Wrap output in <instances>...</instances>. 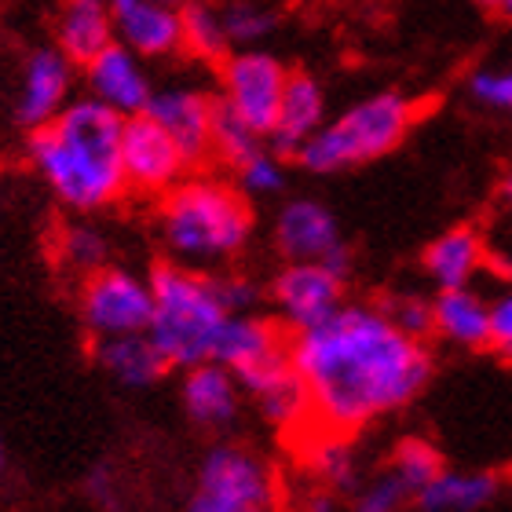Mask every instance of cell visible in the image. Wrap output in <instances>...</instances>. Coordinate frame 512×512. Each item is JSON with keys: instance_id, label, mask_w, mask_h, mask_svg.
I'll return each mask as SVG.
<instances>
[{"instance_id": "1f68e13d", "label": "cell", "mask_w": 512, "mask_h": 512, "mask_svg": "<svg viewBox=\"0 0 512 512\" xmlns=\"http://www.w3.org/2000/svg\"><path fill=\"white\" fill-rule=\"evenodd\" d=\"M384 311L410 337L425 341L428 333H432V297H425V293H399V297H392L384 304Z\"/></svg>"}, {"instance_id": "ac0fdd59", "label": "cell", "mask_w": 512, "mask_h": 512, "mask_svg": "<svg viewBox=\"0 0 512 512\" xmlns=\"http://www.w3.org/2000/svg\"><path fill=\"white\" fill-rule=\"evenodd\" d=\"M326 118H330V110H326V92H322L319 81L311 74H289L282 99H278L275 121H271V132H267V143L278 154L293 158L319 132Z\"/></svg>"}, {"instance_id": "f546056e", "label": "cell", "mask_w": 512, "mask_h": 512, "mask_svg": "<svg viewBox=\"0 0 512 512\" xmlns=\"http://www.w3.org/2000/svg\"><path fill=\"white\" fill-rule=\"evenodd\" d=\"M107 235L92 224H70L59 238V256L70 271H81V275H92L107 264Z\"/></svg>"}, {"instance_id": "8fae6325", "label": "cell", "mask_w": 512, "mask_h": 512, "mask_svg": "<svg viewBox=\"0 0 512 512\" xmlns=\"http://www.w3.org/2000/svg\"><path fill=\"white\" fill-rule=\"evenodd\" d=\"M271 238L282 260H319L337 271H348V260H352L337 216L315 198H289L278 209Z\"/></svg>"}, {"instance_id": "836d02e7", "label": "cell", "mask_w": 512, "mask_h": 512, "mask_svg": "<svg viewBox=\"0 0 512 512\" xmlns=\"http://www.w3.org/2000/svg\"><path fill=\"white\" fill-rule=\"evenodd\" d=\"M406 502H410V494L403 491V483L395 480L388 469H381L374 480L359 491V502H355V509H363V512H395V509H403Z\"/></svg>"}, {"instance_id": "74e56055", "label": "cell", "mask_w": 512, "mask_h": 512, "mask_svg": "<svg viewBox=\"0 0 512 512\" xmlns=\"http://www.w3.org/2000/svg\"><path fill=\"white\" fill-rule=\"evenodd\" d=\"M498 11H502L505 19H509V22H512V0H498Z\"/></svg>"}, {"instance_id": "52a82bcc", "label": "cell", "mask_w": 512, "mask_h": 512, "mask_svg": "<svg viewBox=\"0 0 512 512\" xmlns=\"http://www.w3.org/2000/svg\"><path fill=\"white\" fill-rule=\"evenodd\" d=\"M216 66H220L216 103L227 114L246 121L249 128H256L260 136H267L289 77L282 59L253 44V48H231Z\"/></svg>"}, {"instance_id": "603a6c76", "label": "cell", "mask_w": 512, "mask_h": 512, "mask_svg": "<svg viewBox=\"0 0 512 512\" xmlns=\"http://www.w3.org/2000/svg\"><path fill=\"white\" fill-rule=\"evenodd\" d=\"M96 363L114 381L128 384V388H147V384L161 381V374L169 370L165 355L158 352V344L150 341L147 330L118 333V337H96Z\"/></svg>"}, {"instance_id": "d4e9b609", "label": "cell", "mask_w": 512, "mask_h": 512, "mask_svg": "<svg viewBox=\"0 0 512 512\" xmlns=\"http://www.w3.org/2000/svg\"><path fill=\"white\" fill-rule=\"evenodd\" d=\"M304 461H308V472L315 476V483H322L326 491H348L359 483V458H355L344 432L319 428V436L304 447Z\"/></svg>"}, {"instance_id": "60d3db41", "label": "cell", "mask_w": 512, "mask_h": 512, "mask_svg": "<svg viewBox=\"0 0 512 512\" xmlns=\"http://www.w3.org/2000/svg\"><path fill=\"white\" fill-rule=\"evenodd\" d=\"M165 4H183V0H165Z\"/></svg>"}, {"instance_id": "8d00e7d4", "label": "cell", "mask_w": 512, "mask_h": 512, "mask_svg": "<svg viewBox=\"0 0 512 512\" xmlns=\"http://www.w3.org/2000/svg\"><path fill=\"white\" fill-rule=\"evenodd\" d=\"M498 194H502V202L512 209V165H509V169H505L502 183H498Z\"/></svg>"}, {"instance_id": "f1b7e54d", "label": "cell", "mask_w": 512, "mask_h": 512, "mask_svg": "<svg viewBox=\"0 0 512 512\" xmlns=\"http://www.w3.org/2000/svg\"><path fill=\"white\" fill-rule=\"evenodd\" d=\"M267 136H260L256 128H249L242 118L227 114L224 107H216V121H213V143H209V154L224 161L227 169H235L238 161H246L256 147H264Z\"/></svg>"}, {"instance_id": "5b68a950", "label": "cell", "mask_w": 512, "mask_h": 512, "mask_svg": "<svg viewBox=\"0 0 512 512\" xmlns=\"http://www.w3.org/2000/svg\"><path fill=\"white\" fill-rule=\"evenodd\" d=\"M417 121V103L403 92H377L337 118H326L315 136L293 154L308 172H344L392 154Z\"/></svg>"}, {"instance_id": "4fadbf2b", "label": "cell", "mask_w": 512, "mask_h": 512, "mask_svg": "<svg viewBox=\"0 0 512 512\" xmlns=\"http://www.w3.org/2000/svg\"><path fill=\"white\" fill-rule=\"evenodd\" d=\"M85 81H88V96L99 99L103 107L118 110L121 118L143 114L150 103V92H154L147 66H143V55H136L121 41L107 44L103 52L88 59Z\"/></svg>"}, {"instance_id": "3957f363", "label": "cell", "mask_w": 512, "mask_h": 512, "mask_svg": "<svg viewBox=\"0 0 512 512\" xmlns=\"http://www.w3.org/2000/svg\"><path fill=\"white\" fill-rule=\"evenodd\" d=\"M256 213L249 194L220 176H183L161 194V246L176 264L216 271L235 264L253 238Z\"/></svg>"}, {"instance_id": "ffe728a7", "label": "cell", "mask_w": 512, "mask_h": 512, "mask_svg": "<svg viewBox=\"0 0 512 512\" xmlns=\"http://www.w3.org/2000/svg\"><path fill=\"white\" fill-rule=\"evenodd\" d=\"M289 344L282 337L275 322L260 319L256 311H231L224 322V330L216 337V363L231 366L238 377L253 374L256 366L271 363L278 355H286Z\"/></svg>"}, {"instance_id": "44dd1931", "label": "cell", "mask_w": 512, "mask_h": 512, "mask_svg": "<svg viewBox=\"0 0 512 512\" xmlns=\"http://www.w3.org/2000/svg\"><path fill=\"white\" fill-rule=\"evenodd\" d=\"M425 275L436 289L476 286L487 264V242L476 227H450L425 249Z\"/></svg>"}, {"instance_id": "d6986e66", "label": "cell", "mask_w": 512, "mask_h": 512, "mask_svg": "<svg viewBox=\"0 0 512 512\" xmlns=\"http://www.w3.org/2000/svg\"><path fill=\"white\" fill-rule=\"evenodd\" d=\"M432 337L450 348L480 352L491 344V300L476 286L436 289L432 297Z\"/></svg>"}, {"instance_id": "4316f807", "label": "cell", "mask_w": 512, "mask_h": 512, "mask_svg": "<svg viewBox=\"0 0 512 512\" xmlns=\"http://www.w3.org/2000/svg\"><path fill=\"white\" fill-rule=\"evenodd\" d=\"M384 469L403 483V491L410 494V502H414L417 494L425 491V483L443 469V458H439V450L432 447V443H425V439H403V443L392 450V458H388Z\"/></svg>"}, {"instance_id": "5bb4252c", "label": "cell", "mask_w": 512, "mask_h": 512, "mask_svg": "<svg viewBox=\"0 0 512 512\" xmlns=\"http://www.w3.org/2000/svg\"><path fill=\"white\" fill-rule=\"evenodd\" d=\"M238 381H242V392L256 403V410L264 414L267 425L282 428V432H297V428L311 425L308 388H304L300 374L289 363V352L256 366L253 374L238 377Z\"/></svg>"}, {"instance_id": "cb8c5ba5", "label": "cell", "mask_w": 512, "mask_h": 512, "mask_svg": "<svg viewBox=\"0 0 512 512\" xmlns=\"http://www.w3.org/2000/svg\"><path fill=\"white\" fill-rule=\"evenodd\" d=\"M498 491H502V480L494 472L447 469L443 465L414 502L425 512H480L498 498Z\"/></svg>"}, {"instance_id": "7402d4cb", "label": "cell", "mask_w": 512, "mask_h": 512, "mask_svg": "<svg viewBox=\"0 0 512 512\" xmlns=\"http://www.w3.org/2000/svg\"><path fill=\"white\" fill-rule=\"evenodd\" d=\"M59 52L74 63H88L107 44H114V4L110 0H63L55 19Z\"/></svg>"}, {"instance_id": "7a4b0ae2", "label": "cell", "mask_w": 512, "mask_h": 512, "mask_svg": "<svg viewBox=\"0 0 512 512\" xmlns=\"http://www.w3.org/2000/svg\"><path fill=\"white\" fill-rule=\"evenodd\" d=\"M121 118L99 99H70L48 125L33 128L30 161L66 209L96 213L125 194Z\"/></svg>"}, {"instance_id": "d6a6232c", "label": "cell", "mask_w": 512, "mask_h": 512, "mask_svg": "<svg viewBox=\"0 0 512 512\" xmlns=\"http://www.w3.org/2000/svg\"><path fill=\"white\" fill-rule=\"evenodd\" d=\"M469 92L480 107H491L498 114H512V70H476L469 81Z\"/></svg>"}, {"instance_id": "9a60e30c", "label": "cell", "mask_w": 512, "mask_h": 512, "mask_svg": "<svg viewBox=\"0 0 512 512\" xmlns=\"http://www.w3.org/2000/svg\"><path fill=\"white\" fill-rule=\"evenodd\" d=\"M180 399L194 425L220 432V428L238 421L246 392H242V381H238V374L231 366L205 359V363H194L183 370Z\"/></svg>"}, {"instance_id": "d590c367", "label": "cell", "mask_w": 512, "mask_h": 512, "mask_svg": "<svg viewBox=\"0 0 512 512\" xmlns=\"http://www.w3.org/2000/svg\"><path fill=\"white\" fill-rule=\"evenodd\" d=\"M216 289H220V300H224L227 311H253L256 300H260V286L246 275H216Z\"/></svg>"}, {"instance_id": "e0dca14e", "label": "cell", "mask_w": 512, "mask_h": 512, "mask_svg": "<svg viewBox=\"0 0 512 512\" xmlns=\"http://www.w3.org/2000/svg\"><path fill=\"white\" fill-rule=\"evenodd\" d=\"M74 92V59H66L59 48H41L26 59L19 85V121L41 128L70 103Z\"/></svg>"}, {"instance_id": "ba28073f", "label": "cell", "mask_w": 512, "mask_h": 512, "mask_svg": "<svg viewBox=\"0 0 512 512\" xmlns=\"http://www.w3.org/2000/svg\"><path fill=\"white\" fill-rule=\"evenodd\" d=\"M150 308H154V293H150L147 278L107 264L85 275L81 319L92 330V337H118V333L147 330Z\"/></svg>"}, {"instance_id": "e575fe53", "label": "cell", "mask_w": 512, "mask_h": 512, "mask_svg": "<svg viewBox=\"0 0 512 512\" xmlns=\"http://www.w3.org/2000/svg\"><path fill=\"white\" fill-rule=\"evenodd\" d=\"M487 348L512 363V286L498 289L491 297V344Z\"/></svg>"}, {"instance_id": "4dcf8cb0", "label": "cell", "mask_w": 512, "mask_h": 512, "mask_svg": "<svg viewBox=\"0 0 512 512\" xmlns=\"http://www.w3.org/2000/svg\"><path fill=\"white\" fill-rule=\"evenodd\" d=\"M238 172V187L249 194V198H267V194H278L286 187V165L278 158L275 147H256L246 161L235 165Z\"/></svg>"}, {"instance_id": "30bf717a", "label": "cell", "mask_w": 512, "mask_h": 512, "mask_svg": "<svg viewBox=\"0 0 512 512\" xmlns=\"http://www.w3.org/2000/svg\"><path fill=\"white\" fill-rule=\"evenodd\" d=\"M121 169L132 191L165 194L191 172V158L150 114H132L121 125Z\"/></svg>"}, {"instance_id": "f35d334b", "label": "cell", "mask_w": 512, "mask_h": 512, "mask_svg": "<svg viewBox=\"0 0 512 512\" xmlns=\"http://www.w3.org/2000/svg\"><path fill=\"white\" fill-rule=\"evenodd\" d=\"M472 4H480V8H498V0H472Z\"/></svg>"}, {"instance_id": "484cf974", "label": "cell", "mask_w": 512, "mask_h": 512, "mask_svg": "<svg viewBox=\"0 0 512 512\" xmlns=\"http://www.w3.org/2000/svg\"><path fill=\"white\" fill-rule=\"evenodd\" d=\"M180 26H183V52L205 63H220L231 52L224 26V11L213 0H183L180 4Z\"/></svg>"}, {"instance_id": "ab89813d", "label": "cell", "mask_w": 512, "mask_h": 512, "mask_svg": "<svg viewBox=\"0 0 512 512\" xmlns=\"http://www.w3.org/2000/svg\"><path fill=\"white\" fill-rule=\"evenodd\" d=\"M4 461H8V454H4V443H0V472H4Z\"/></svg>"}, {"instance_id": "7c38bea8", "label": "cell", "mask_w": 512, "mask_h": 512, "mask_svg": "<svg viewBox=\"0 0 512 512\" xmlns=\"http://www.w3.org/2000/svg\"><path fill=\"white\" fill-rule=\"evenodd\" d=\"M216 103L213 92L202 85H165L150 92V103L143 114L158 121L176 143L183 147V154L191 158V165H198L202 158H209V143H213V121H216Z\"/></svg>"}, {"instance_id": "6da1fadb", "label": "cell", "mask_w": 512, "mask_h": 512, "mask_svg": "<svg viewBox=\"0 0 512 512\" xmlns=\"http://www.w3.org/2000/svg\"><path fill=\"white\" fill-rule=\"evenodd\" d=\"M289 363L311 399V425L352 436L410 406L432 377L421 337L374 304H341L330 319L293 333Z\"/></svg>"}, {"instance_id": "9c48e42d", "label": "cell", "mask_w": 512, "mask_h": 512, "mask_svg": "<svg viewBox=\"0 0 512 512\" xmlns=\"http://www.w3.org/2000/svg\"><path fill=\"white\" fill-rule=\"evenodd\" d=\"M271 304L289 333L311 330L344 304V271L319 260H286L271 282Z\"/></svg>"}, {"instance_id": "2e32d148", "label": "cell", "mask_w": 512, "mask_h": 512, "mask_svg": "<svg viewBox=\"0 0 512 512\" xmlns=\"http://www.w3.org/2000/svg\"><path fill=\"white\" fill-rule=\"evenodd\" d=\"M114 4V37L143 59H165L183 52L180 4L165 0H110Z\"/></svg>"}, {"instance_id": "83f0119b", "label": "cell", "mask_w": 512, "mask_h": 512, "mask_svg": "<svg viewBox=\"0 0 512 512\" xmlns=\"http://www.w3.org/2000/svg\"><path fill=\"white\" fill-rule=\"evenodd\" d=\"M220 11H224L231 48H253V44L267 41L278 26L275 8H267L260 0H227V4H220Z\"/></svg>"}, {"instance_id": "277c9868", "label": "cell", "mask_w": 512, "mask_h": 512, "mask_svg": "<svg viewBox=\"0 0 512 512\" xmlns=\"http://www.w3.org/2000/svg\"><path fill=\"white\" fill-rule=\"evenodd\" d=\"M150 293H154V308H150L147 333L165 355V363L187 370L213 359L216 337L231 315L220 300L213 271H198L172 260L154 271Z\"/></svg>"}, {"instance_id": "8992f818", "label": "cell", "mask_w": 512, "mask_h": 512, "mask_svg": "<svg viewBox=\"0 0 512 512\" xmlns=\"http://www.w3.org/2000/svg\"><path fill=\"white\" fill-rule=\"evenodd\" d=\"M278 505V476L271 461L242 443L213 447L198 465L194 512H264Z\"/></svg>"}]
</instances>
